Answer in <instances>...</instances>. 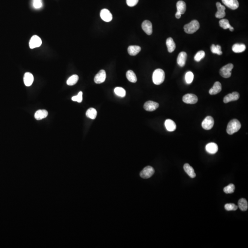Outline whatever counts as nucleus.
<instances>
[{"instance_id": "5", "label": "nucleus", "mask_w": 248, "mask_h": 248, "mask_svg": "<svg viewBox=\"0 0 248 248\" xmlns=\"http://www.w3.org/2000/svg\"><path fill=\"white\" fill-rule=\"evenodd\" d=\"M154 171L153 167L151 166H147L142 170L140 172V176L144 179H148L154 174Z\"/></svg>"}, {"instance_id": "6", "label": "nucleus", "mask_w": 248, "mask_h": 248, "mask_svg": "<svg viewBox=\"0 0 248 248\" xmlns=\"http://www.w3.org/2000/svg\"><path fill=\"white\" fill-rule=\"evenodd\" d=\"M42 44V41L40 37L36 35H33L30 39L29 42V47L31 49L40 47Z\"/></svg>"}, {"instance_id": "35", "label": "nucleus", "mask_w": 248, "mask_h": 248, "mask_svg": "<svg viewBox=\"0 0 248 248\" xmlns=\"http://www.w3.org/2000/svg\"><path fill=\"white\" fill-rule=\"evenodd\" d=\"M205 52L203 51H200L197 53L196 54L195 56V60L197 62L200 61L201 59L204 58L205 57Z\"/></svg>"}, {"instance_id": "8", "label": "nucleus", "mask_w": 248, "mask_h": 248, "mask_svg": "<svg viewBox=\"0 0 248 248\" xmlns=\"http://www.w3.org/2000/svg\"><path fill=\"white\" fill-rule=\"evenodd\" d=\"M183 101L186 104H193L197 103L198 98L195 94H187L183 96Z\"/></svg>"}, {"instance_id": "12", "label": "nucleus", "mask_w": 248, "mask_h": 248, "mask_svg": "<svg viewBox=\"0 0 248 248\" xmlns=\"http://www.w3.org/2000/svg\"><path fill=\"white\" fill-rule=\"evenodd\" d=\"M239 93L237 92H233L231 93H229L224 98V103L227 104L231 101L237 100L239 99Z\"/></svg>"}, {"instance_id": "2", "label": "nucleus", "mask_w": 248, "mask_h": 248, "mask_svg": "<svg viewBox=\"0 0 248 248\" xmlns=\"http://www.w3.org/2000/svg\"><path fill=\"white\" fill-rule=\"evenodd\" d=\"M165 79V73L163 70L158 68L153 72V81L154 84L160 85L164 81Z\"/></svg>"}, {"instance_id": "7", "label": "nucleus", "mask_w": 248, "mask_h": 248, "mask_svg": "<svg viewBox=\"0 0 248 248\" xmlns=\"http://www.w3.org/2000/svg\"><path fill=\"white\" fill-rule=\"evenodd\" d=\"M214 119L211 116H207L202 123V126L206 130H210L214 126Z\"/></svg>"}, {"instance_id": "15", "label": "nucleus", "mask_w": 248, "mask_h": 248, "mask_svg": "<svg viewBox=\"0 0 248 248\" xmlns=\"http://www.w3.org/2000/svg\"><path fill=\"white\" fill-rule=\"evenodd\" d=\"M222 2L225 6L232 10H235L239 7L237 0H222Z\"/></svg>"}, {"instance_id": "39", "label": "nucleus", "mask_w": 248, "mask_h": 248, "mask_svg": "<svg viewBox=\"0 0 248 248\" xmlns=\"http://www.w3.org/2000/svg\"><path fill=\"white\" fill-rule=\"evenodd\" d=\"M33 5L34 8L39 9L42 7V3L41 1H33Z\"/></svg>"}, {"instance_id": "27", "label": "nucleus", "mask_w": 248, "mask_h": 248, "mask_svg": "<svg viewBox=\"0 0 248 248\" xmlns=\"http://www.w3.org/2000/svg\"><path fill=\"white\" fill-rule=\"evenodd\" d=\"M238 206L242 211H246L248 208V202L245 198H241L238 200Z\"/></svg>"}, {"instance_id": "29", "label": "nucleus", "mask_w": 248, "mask_h": 248, "mask_svg": "<svg viewBox=\"0 0 248 248\" xmlns=\"http://www.w3.org/2000/svg\"><path fill=\"white\" fill-rule=\"evenodd\" d=\"M86 115L87 117L91 119H94L96 118L97 115V112L95 108H89L87 110L86 112Z\"/></svg>"}, {"instance_id": "16", "label": "nucleus", "mask_w": 248, "mask_h": 248, "mask_svg": "<svg viewBox=\"0 0 248 248\" xmlns=\"http://www.w3.org/2000/svg\"><path fill=\"white\" fill-rule=\"evenodd\" d=\"M187 59V54L184 52H182L179 54L177 59V63L181 67H183L185 65Z\"/></svg>"}, {"instance_id": "17", "label": "nucleus", "mask_w": 248, "mask_h": 248, "mask_svg": "<svg viewBox=\"0 0 248 248\" xmlns=\"http://www.w3.org/2000/svg\"><path fill=\"white\" fill-rule=\"evenodd\" d=\"M222 91V85L219 81L215 82L213 87L209 90V93L210 95H216L218 94Z\"/></svg>"}, {"instance_id": "1", "label": "nucleus", "mask_w": 248, "mask_h": 248, "mask_svg": "<svg viewBox=\"0 0 248 248\" xmlns=\"http://www.w3.org/2000/svg\"><path fill=\"white\" fill-rule=\"evenodd\" d=\"M241 127V124L239 120L237 119H233L231 120L227 126V132L229 135H232L237 132Z\"/></svg>"}, {"instance_id": "43", "label": "nucleus", "mask_w": 248, "mask_h": 248, "mask_svg": "<svg viewBox=\"0 0 248 248\" xmlns=\"http://www.w3.org/2000/svg\"><path fill=\"white\" fill-rule=\"evenodd\" d=\"M33 1H41V0H33Z\"/></svg>"}, {"instance_id": "25", "label": "nucleus", "mask_w": 248, "mask_h": 248, "mask_svg": "<svg viewBox=\"0 0 248 248\" xmlns=\"http://www.w3.org/2000/svg\"><path fill=\"white\" fill-rule=\"evenodd\" d=\"M246 49V46L243 44H235L232 47V51L235 53H241L244 52Z\"/></svg>"}, {"instance_id": "26", "label": "nucleus", "mask_w": 248, "mask_h": 248, "mask_svg": "<svg viewBox=\"0 0 248 248\" xmlns=\"http://www.w3.org/2000/svg\"><path fill=\"white\" fill-rule=\"evenodd\" d=\"M177 11L181 14H183L186 10V4L184 2L179 1L177 3Z\"/></svg>"}, {"instance_id": "20", "label": "nucleus", "mask_w": 248, "mask_h": 248, "mask_svg": "<svg viewBox=\"0 0 248 248\" xmlns=\"http://www.w3.org/2000/svg\"><path fill=\"white\" fill-rule=\"evenodd\" d=\"M165 127L167 131L169 132H173L176 130L177 125L173 120L171 119H167L165 120Z\"/></svg>"}, {"instance_id": "24", "label": "nucleus", "mask_w": 248, "mask_h": 248, "mask_svg": "<svg viewBox=\"0 0 248 248\" xmlns=\"http://www.w3.org/2000/svg\"><path fill=\"white\" fill-rule=\"evenodd\" d=\"M141 48L138 46H130L128 48V53L131 56H136L141 51Z\"/></svg>"}, {"instance_id": "13", "label": "nucleus", "mask_w": 248, "mask_h": 248, "mask_svg": "<svg viewBox=\"0 0 248 248\" xmlns=\"http://www.w3.org/2000/svg\"><path fill=\"white\" fill-rule=\"evenodd\" d=\"M100 17L104 21L106 22H110L113 19L111 13L107 9H103L101 11Z\"/></svg>"}, {"instance_id": "18", "label": "nucleus", "mask_w": 248, "mask_h": 248, "mask_svg": "<svg viewBox=\"0 0 248 248\" xmlns=\"http://www.w3.org/2000/svg\"><path fill=\"white\" fill-rule=\"evenodd\" d=\"M206 151L210 154H215L217 152L218 150V146L214 143H210L207 144L205 147Z\"/></svg>"}, {"instance_id": "4", "label": "nucleus", "mask_w": 248, "mask_h": 248, "mask_svg": "<svg viewBox=\"0 0 248 248\" xmlns=\"http://www.w3.org/2000/svg\"><path fill=\"white\" fill-rule=\"evenodd\" d=\"M233 68H234V65L232 64H229L224 66L220 69V75L225 78H229L231 76V70Z\"/></svg>"}, {"instance_id": "31", "label": "nucleus", "mask_w": 248, "mask_h": 248, "mask_svg": "<svg viewBox=\"0 0 248 248\" xmlns=\"http://www.w3.org/2000/svg\"><path fill=\"white\" fill-rule=\"evenodd\" d=\"M79 80V76L76 74L72 75L67 81V84L68 86H73L76 84Z\"/></svg>"}, {"instance_id": "34", "label": "nucleus", "mask_w": 248, "mask_h": 248, "mask_svg": "<svg viewBox=\"0 0 248 248\" xmlns=\"http://www.w3.org/2000/svg\"><path fill=\"white\" fill-rule=\"evenodd\" d=\"M235 187L233 184H230L228 185L225 187L223 189L224 192L227 194L232 193L234 192Z\"/></svg>"}, {"instance_id": "30", "label": "nucleus", "mask_w": 248, "mask_h": 248, "mask_svg": "<svg viewBox=\"0 0 248 248\" xmlns=\"http://www.w3.org/2000/svg\"><path fill=\"white\" fill-rule=\"evenodd\" d=\"M210 49H211V52L213 53L217 54V55H221L222 54V48L219 45H215L214 44H212L211 45V47H210Z\"/></svg>"}, {"instance_id": "28", "label": "nucleus", "mask_w": 248, "mask_h": 248, "mask_svg": "<svg viewBox=\"0 0 248 248\" xmlns=\"http://www.w3.org/2000/svg\"><path fill=\"white\" fill-rule=\"evenodd\" d=\"M126 77L128 80L132 83H136L137 81V77L135 73L132 71L129 70L126 73Z\"/></svg>"}, {"instance_id": "32", "label": "nucleus", "mask_w": 248, "mask_h": 248, "mask_svg": "<svg viewBox=\"0 0 248 248\" xmlns=\"http://www.w3.org/2000/svg\"><path fill=\"white\" fill-rule=\"evenodd\" d=\"M114 92L116 95L121 98H124L125 97L126 92L125 90L122 87H117L114 89Z\"/></svg>"}, {"instance_id": "41", "label": "nucleus", "mask_w": 248, "mask_h": 248, "mask_svg": "<svg viewBox=\"0 0 248 248\" xmlns=\"http://www.w3.org/2000/svg\"><path fill=\"white\" fill-rule=\"evenodd\" d=\"M181 15L182 14H181L180 13H179L178 12H177V13H176V15H175L176 18L177 19H180L181 17Z\"/></svg>"}, {"instance_id": "11", "label": "nucleus", "mask_w": 248, "mask_h": 248, "mask_svg": "<svg viewBox=\"0 0 248 248\" xmlns=\"http://www.w3.org/2000/svg\"><path fill=\"white\" fill-rule=\"evenodd\" d=\"M106 78V74L104 70H101L94 77V81L97 84H101L104 82Z\"/></svg>"}, {"instance_id": "38", "label": "nucleus", "mask_w": 248, "mask_h": 248, "mask_svg": "<svg viewBox=\"0 0 248 248\" xmlns=\"http://www.w3.org/2000/svg\"><path fill=\"white\" fill-rule=\"evenodd\" d=\"M82 95H83V93L82 92H80L78 94L77 96H74L72 98V100L73 101L75 102H78V103H81L82 102Z\"/></svg>"}, {"instance_id": "21", "label": "nucleus", "mask_w": 248, "mask_h": 248, "mask_svg": "<svg viewBox=\"0 0 248 248\" xmlns=\"http://www.w3.org/2000/svg\"><path fill=\"white\" fill-rule=\"evenodd\" d=\"M183 168L186 173H187L191 178H193L195 177L196 174L195 173L194 169L189 164H185L184 165Z\"/></svg>"}, {"instance_id": "9", "label": "nucleus", "mask_w": 248, "mask_h": 248, "mask_svg": "<svg viewBox=\"0 0 248 248\" xmlns=\"http://www.w3.org/2000/svg\"><path fill=\"white\" fill-rule=\"evenodd\" d=\"M159 107V104L156 102L149 101L145 103L144 108L147 111H153L156 110Z\"/></svg>"}, {"instance_id": "37", "label": "nucleus", "mask_w": 248, "mask_h": 248, "mask_svg": "<svg viewBox=\"0 0 248 248\" xmlns=\"http://www.w3.org/2000/svg\"><path fill=\"white\" fill-rule=\"evenodd\" d=\"M237 206L234 204H227L225 205V209L228 211H231V210H236L237 209Z\"/></svg>"}, {"instance_id": "10", "label": "nucleus", "mask_w": 248, "mask_h": 248, "mask_svg": "<svg viewBox=\"0 0 248 248\" xmlns=\"http://www.w3.org/2000/svg\"><path fill=\"white\" fill-rule=\"evenodd\" d=\"M217 8V12L216 13L215 16L216 18L218 19H222L226 16V13H225V7L224 6H223L221 4L220 2H217L216 3Z\"/></svg>"}, {"instance_id": "40", "label": "nucleus", "mask_w": 248, "mask_h": 248, "mask_svg": "<svg viewBox=\"0 0 248 248\" xmlns=\"http://www.w3.org/2000/svg\"><path fill=\"white\" fill-rule=\"evenodd\" d=\"M138 1L139 0H126V3L129 7H134L138 4Z\"/></svg>"}, {"instance_id": "14", "label": "nucleus", "mask_w": 248, "mask_h": 248, "mask_svg": "<svg viewBox=\"0 0 248 248\" xmlns=\"http://www.w3.org/2000/svg\"><path fill=\"white\" fill-rule=\"evenodd\" d=\"M142 27L144 32L148 35H151L152 34V24L150 21L147 20L144 21L142 23Z\"/></svg>"}, {"instance_id": "3", "label": "nucleus", "mask_w": 248, "mask_h": 248, "mask_svg": "<svg viewBox=\"0 0 248 248\" xmlns=\"http://www.w3.org/2000/svg\"><path fill=\"white\" fill-rule=\"evenodd\" d=\"M199 27L200 26L197 20H193L189 24L186 25L184 26V29L186 33L191 34L196 32L199 29Z\"/></svg>"}, {"instance_id": "42", "label": "nucleus", "mask_w": 248, "mask_h": 248, "mask_svg": "<svg viewBox=\"0 0 248 248\" xmlns=\"http://www.w3.org/2000/svg\"><path fill=\"white\" fill-rule=\"evenodd\" d=\"M229 29V30H230L231 32H233L234 30V27H232V26Z\"/></svg>"}, {"instance_id": "23", "label": "nucleus", "mask_w": 248, "mask_h": 248, "mask_svg": "<svg viewBox=\"0 0 248 248\" xmlns=\"http://www.w3.org/2000/svg\"><path fill=\"white\" fill-rule=\"evenodd\" d=\"M166 44L168 52L170 53L174 52L176 49V46L173 39L171 37L168 38L166 40Z\"/></svg>"}, {"instance_id": "19", "label": "nucleus", "mask_w": 248, "mask_h": 248, "mask_svg": "<svg viewBox=\"0 0 248 248\" xmlns=\"http://www.w3.org/2000/svg\"><path fill=\"white\" fill-rule=\"evenodd\" d=\"M24 81L25 85L27 86H32L34 81V76L32 73L26 72L25 73L24 77Z\"/></svg>"}, {"instance_id": "36", "label": "nucleus", "mask_w": 248, "mask_h": 248, "mask_svg": "<svg viewBox=\"0 0 248 248\" xmlns=\"http://www.w3.org/2000/svg\"><path fill=\"white\" fill-rule=\"evenodd\" d=\"M193 77L194 75L192 72H188L185 75L186 81L188 84H190L193 81Z\"/></svg>"}, {"instance_id": "22", "label": "nucleus", "mask_w": 248, "mask_h": 248, "mask_svg": "<svg viewBox=\"0 0 248 248\" xmlns=\"http://www.w3.org/2000/svg\"><path fill=\"white\" fill-rule=\"evenodd\" d=\"M48 115V112L46 110H38L35 114V118L37 120H41L47 117Z\"/></svg>"}, {"instance_id": "33", "label": "nucleus", "mask_w": 248, "mask_h": 248, "mask_svg": "<svg viewBox=\"0 0 248 248\" xmlns=\"http://www.w3.org/2000/svg\"><path fill=\"white\" fill-rule=\"evenodd\" d=\"M219 25L223 29H229L231 26L229 24V21L227 19H222L219 21Z\"/></svg>"}]
</instances>
